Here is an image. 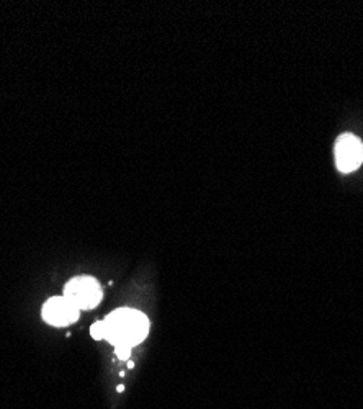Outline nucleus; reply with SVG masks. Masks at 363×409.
Returning <instances> with one entry per match:
<instances>
[{"label":"nucleus","mask_w":363,"mask_h":409,"mask_svg":"<svg viewBox=\"0 0 363 409\" xmlns=\"http://www.w3.org/2000/svg\"><path fill=\"white\" fill-rule=\"evenodd\" d=\"M335 165L342 174L357 171L363 162V142L352 133H344L335 141Z\"/></svg>","instance_id":"nucleus-3"},{"label":"nucleus","mask_w":363,"mask_h":409,"mask_svg":"<svg viewBox=\"0 0 363 409\" xmlns=\"http://www.w3.org/2000/svg\"><path fill=\"white\" fill-rule=\"evenodd\" d=\"M105 337L115 347H135L148 337L149 319L144 312L119 308L103 319Z\"/></svg>","instance_id":"nucleus-1"},{"label":"nucleus","mask_w":363,"mask_h":409,"mask_svg":"<svg viewBox=\"0 0 363 409\" xmlns=\"http://www.w3.org/2000/svg\"><path fill=\"white\" fill-rule=\"evenodd\" d=\"M41 315L48 324L64 328V326L76 323L79 319L81 311L64 297H54L44 303Z\"/></svg>","instance_id":"nucleus-4"},{"label":"nucleus","mask_w":363,"mask_h":409,"mask_svg":"<svg viewBox=\"0 0 363 409\" xmlns=\"http://www.w3.org/2000/svg\"><path fill=\"white\" fill-rule=\"evenodd\" d=\"M117 356L121 360H126V358L131 357V347H117Z\"/></svg>","instance_id":"nucleus-6"},{"label":"nucleus","mask_w":363,"mask_h":409,"mask_svg":"<svg viewBox=\"0 0 363 409\" xmlns=\"http://www.w3.org/2000/svg\"><path fill=\"white\" fill-rule=\"evenodd\" d=\"M90 335L96 341H100V339L105 337V328H103V321H99V323H95L94 326L90 328Z\"/></svg>","instance_id":"nucleus-5"},{"label":"nucleus","mask_w":363,"mask_h":409,"mask_svg":"<svg viewBox=\"0 0 363 409\" xmlns=\"http://www.w3.org/2000/svg\"><path fill=\"white\" fill-rule=\"evenodd\" d=\"M64 298L74 305L77 310H92L99 306L103 298V290L94 277H76L69 280L64 287Z\"/></svg>","instance_id":"nucleus-2"},{"label":"nucleus","mask_w":363,"mask_h":409,"mask_svg":"<svg viewBox=\"0 0 363 409\" xmlns=\"http://www.w3.org/2000/svg\"><path fill=\"white\" fill-rule=\"evenodd\" d=\"M117 390H118V392H119V393H121V392H123V390H125V387H123V385H119V387H118Z\"/></svg>","instance_id":"nucleus-7"}]
</instances>
